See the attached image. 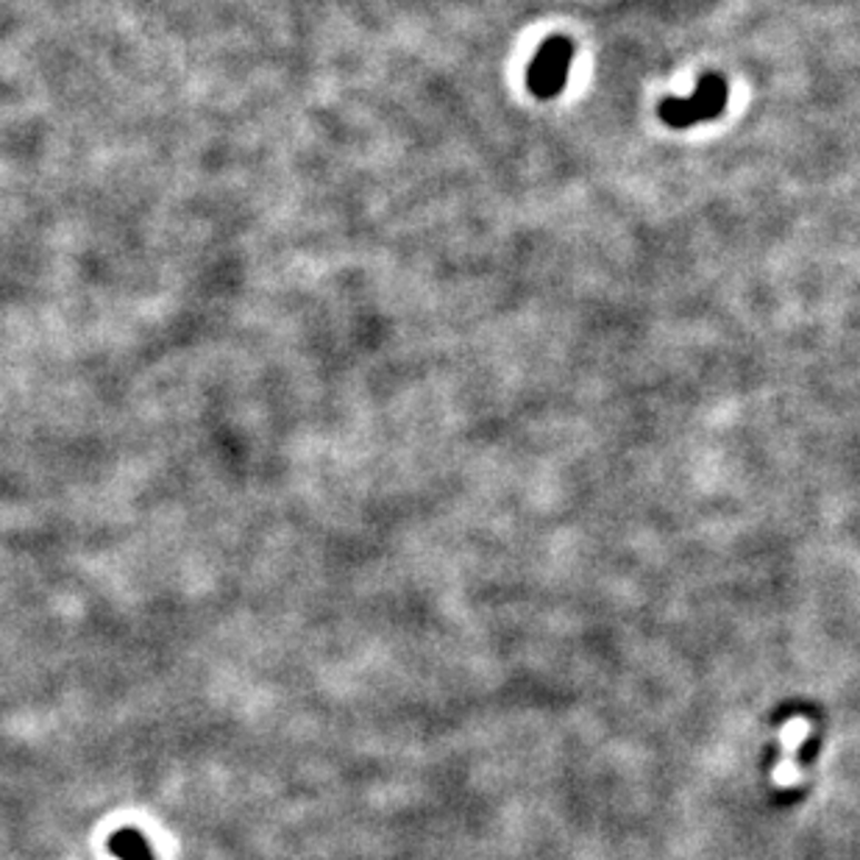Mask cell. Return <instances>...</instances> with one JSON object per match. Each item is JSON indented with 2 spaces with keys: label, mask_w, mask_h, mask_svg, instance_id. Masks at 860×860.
<instances>
[{
  "label": "cell",
  "mask_w": 860,
  "mask_h": 860,
  "mask_svg": "<svg viewBox=\"0 0 860 860\" xmlns=\"http://www.w3.org/2000/svg\"><path fill=\"white\" fill-rule=\"evenodd\" d=\"M730 87L721 76L708 73L696 81V90L688 98H665L660 101L658 115L669 129H691L696 123L715 120L726 109Z\"/></svg>",
  "instance_id": "6da1fadb"
},
{
  "label": "cell",
  "mask_w": 860,
  "mask_h": 860,
  "mask_svg": "<svg viewBox=\"0 0 860 860\" xmlns=\"http://www.w3.org/2000/svg\"><path fill=\"white\" fill-rule=\"evenodd\" d=\"M571 59H574V42L569 37H552L541 46L537 57L526 70V87L535 98H557L569 79Z\"/></svg>",
  "instance_id": "7a4b0ae2"
},
{
  "label": "cell",
  "mask_w": 860,
  "mask_h": 860,
  "mask_svg": "<svg viewBox=\"0 0 860 860\" xmlns=\"http://www.w3.org/2000/svg\"><path fill=\"white\" fill-rule=\"evenodd\" d=\"M808 732H810V724H808V719H802V715H797V719H788L785 726H782L780 738H782V747H785V752H782V760L777 763V769H774L777 785H793V782L799 780L797 754H799V747H802V741L808 738Z\"/></svg>",
  "instance_id": "3957f363"
},
{
  "label": "cell",
  "mask_w": 860,
  "mask_h": 860,
  "mask_svg": "<svg viewBox=\"0 0 860 860\" xmlns=\"http://www.w3.org/2000/svg\"><path fill=\"white\" fill-rule=\"evenodd\" d=\"M109 852L120 860H154L151 847L137 830H120L109 838Z\"/></svg>",
  "instance_id": "277c9868"
}]
</instances>
